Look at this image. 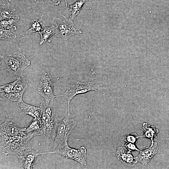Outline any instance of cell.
I'll return each instance as SVG.
<instances>
[{
	"label": "cell",
	"instance_id": "cell-1",
	"mask_svg": "<svg viewBox=\"0 0 169 169\" xmlns=\"http://www.w3.org/2000/svg\"><path fill=\"white\" fill-rule=\"evenodd\" d=\"M32 133L24 132L16 134L0 135V152L5 155L17 156L20 152L29 146L32 138L36 136Z\"/></svg>",
	"mask_w": 169,
	"mask_h": 169
},
{
	"label": "cell",
	"instance_id": "cell-2",
	"mask_svg": "<svg viewBox=\"0 0 169 169\" xmlns=\"http://www.w3.org/2000/svg\"><path fill=\"white\" fill-rule=\"evenodd\" d=\"M1 58L5 64L7 70L10 77L15 76L23 77L24 69L30 65V61L18 51L14 50L8 52H3Z\"/></svg>",
	"mask_w": 169,
	"mask_h": 169
},
{
	"label": "cell",
	"instance_id": "cell-3",
	"mask_svg": "<svg viewBox=\"0 0 169 169\" xmlns=\"http://www.w3.org/2000/svg\"><path fill=\"white\" fill-rule=\"evenodd\" d=\"M70 104H68V111L64 118L58 123L54 137L53 151L57 150L67 143L72 131L76 125L74 115L71 114Z\"/></svg>",
	"mask_w": 169,
	"mask_h": 169
},
{
	"label": "cell",
	"instance_id": "cell-4",
	"mask_svg": "<svg viewBox=\"0 0 169 169\" xmlns=\"http://www.w3.org/2000/svg\"><path fill=\"white\" fill-rule=\"evenodd\" d=\"M105 89V87L93 82H81L70 79L68 81L66 91L63 94L55 96L65 97L68 100V104H70L71 100L77 95L91 91H102Z\"/></svg>",
	"mask_w": 169,
	"mask_h": 169
},
{
	"label": "cell",
	"instance_id": "cell-5",
	"mask_svg": "<svg viewBox=\"0 0 169 169\" xmlns=\"http://www.w3.org/2000/svg\"><path fill=\"white\" fill-rule=\"evenodd\" d=\"M42 114L39 120L43 136L46 138L55 137L58 121L55 117L54 110L49 105L41 104Z\"/></svg>",
	"mask_w": 169,
	"mask_h": 169
},
{
	"label": "cell",
	"instance_id": "cell-6",
	"mask_svg": "<svg viewBox=\"0 0 169 169\" xmlns=\"http://www.w3.org/2000/svg\"><path fill=\"white\" fill-rule=\"evenodd\" d=\"M56 26L55 35L67 40L73 35L82 33V31L73 23V20L62 15L55 19L53 23Z\"/></svg>",
	"mask_w": 169,
	"mask_h": 169
},
{
	"label": "cell",
	"instance_id": "cell-7",
	"mask_svg": "<svg viewBox=\"0 0 169 169\" xmlns=\"http://www.w3.org/2000/svg\"><path fill=\"white\" fill-rule=\"evenodd\" d=\"M27 87V84L22 82L18 76L14 81L0 86L3 89L0 92H4V96L10 101L18 102L23 100V95Z\"/></svg>",
	"mask_w": 169,
	"mask_h": 169
},
{
	"label": "cell",
	"instance_id": "cell-8",
	"mask_svg": "<svg viewBox=\"0 0 169 169\" xmlns=\"http://www.w3.org/2000/svg\"><path fill=\"white\" fill-rule=\"evenodd\" d=\"M86 153L85 147L82 146L79 149H76L69 147L67 143L60 149L49 152V154H58L66 158L73 160L83 166L87 164Z\"/></svg>",
	"mask_w": 169,
	"mask_h": 169
},
{
	"label": "cell",
	"instance_id": "cell-9",
	"mask_svg": "<svg viewBox=\"0 0 169 169\" xmlns=\"http://www.w3.org/2000/svg\"><path fill=\"white\" fill-rule=\"evenodd\" d=\"M54 83L49 74L45 73L41 77L38 91L39 94L45 99V104L49 105L50 102L53 101L55 96L53 94Z\"/></svg>",
	"mask_w": 169,
	"mask_h": 169
},
{
	"label": "cell",
	"instance_id": "cell-10",
	"mask_svg": "<svg viewBox=\"0 0 169 169\" xmlns=\"http://www.w3.org/2000/svg\"><path fill=\"white\" fill-rule=\"evenodd\" d=\"M48 152H39L31 149L30 146L20 152L16 156L20 164L25 169H32L34 166L35 162L37 156Z\"/></svg>",
	"mask_w": 169,
	"mask_h": 169
},
{
	"label": "cell",
	"instance_id": "cell-11",
	"mask_svg": "<svg viewBox=\"0 0 169 169\" xmlns=\"http://www.w3.org/2000/svg\"><path fill=\"white\" fill-rule=\"evenodd\" d=\"M158 149L157 143L153 142L150 146L146 147L140 151L138 156L135 157L136 159L143 164L146 165L157 153Z\"/></svg>",
	"mask_w": 169,
	"mask_h": 169
},
{
	"label": "cell",
	"instance_id": "cell-12",
	"mask_svg": "<svg viewBox=\"0 0 169 169\" xmlns=\"http://www.w3.org/2000/svg\"><path fill=\"white\" fill-rule=\"evenodd\" d=\"M10 0H0V20L8 19L16 22L19 19L18 14L15 13L14 9L9 8Z\"/></svg>",
	"mask_w": 169,
	"mask_h": 169
},
{
	"label": "cell",
	"instance_id": "cell-13",
	"mask_svg": "<svg viewBox=\"0 0 169 169\" xmlns=\"http://www.w3.org/2000/svg\"><path fill=\"white\" fill-rule=\"evenodd\" d=\"M115 155L118 160L128 166H133L137 161L131 155L130 151H126L121 146L117 148Z\"/></svg>",
	"mask_w": 169,
	"mask_h": 169
},
{
	"label": "cell",
	"instance_id": "cell-14",
	"mask_svg": "<svg viewBox=\"0 0 169 169\" xmlns=\"http://www.w3.org/2000/svg\"><path fill=\"white\" fill-rule=\"evenodd\" d=\"M17 105L20 108L23 114L40 120L42 114V110L40 106L37 107L26 104L23 100L17 102Z\"/></svg>",
	"mask_w": 169,
	"mask_h": 169
},
{
	"label": "cell",
	"instance_id": "cell-15",
	"mask_svg": "<svg viewBox=\"0 0 169 169\" xmlns=\"http://www.w3.org/2000/svg\"><path fill=\"white\" fill-rule=\"evenodd\" d=\"M43 25L44 26L43 30L38 32L41 36L40 45L45 43L49 38L55 34L56 32V26L54 23L49 27H46Z\"/></svg>",
	"mask_w": 169,
	"mask_h": 169
},
{
	"label": "cell",
	"instance_id": "cell-16",
	"mask_svg": "<svg viewBox=\"0 0 169 169\" xmlns=\"http://www.w3.org/2000/svg\"><path fill=\"white\" fill-rule=\"evenodd\" d=\"M25 132L27 134H34L36 136H43L40 120L36 118H34L29 124L28 127L26 128Z\"/></svg>",
	"mask_w": 169,
	"mask_h": 169
},
{
	"label": "cell",
	"instance_id": "cell-17",
	"mask_svg": "<svg viewBox=\"0 0 169 169\" xmlns=\"http://www.w3.org/2000/svg\"><path fill=\"white\" fill-rule=\"evenodd\" d=\"M142 130L144 134L142 136H139L145 137L150 139L152 142L153 141V138L156 137L158 130L154 126L148 125L146 123L143 124Z\"/></svg>",
	"mask_w": 169,
	"mask_h": 169
},
{
	"label": "cell",
	"instance_id": "cell-18",
	"mask_svg": "<svg viewBox=\"0 0 169 169\" xmlns=\"http://www.w3.org/2000/svg\"><path fill=\"white\" fill-rule=\"evenodd\" d=\"M0 39L1 40H8L16 38V31L17 27L14 26L10 28L6 29L2 27L0 28Z\"/></svg>",
	"mask_w": 169,
	"mask_h": 169
},
{
	"label": "cell",
	"instance_id": "cell-19",
	"mask_svg": "<svg viewBox=\"0 0 169 169\" xmlns=\"http://www.w3.org/2000/svg\"><path fill=\"white\" fill-rule=\"evenodd\" d=\"M44 14V13L38 19H35L31 21L29 25V28L26 31V33L30 34L37 32H39L43 30V28H42L41 24L43 17Z\"/></svg>",
	"mask_w": 169,
	"mask_h": 169
},
{
	"label": "cell",
	"instance_id": "cell-20",
	"mask_svg": "<svg viewBox=\"0 0 169 169\" xmlns=\"http://www.w3.org/2000/svg\"><path fill=\"white\" fill-rule=\"evenodd\" d=\"M87 0H78L71 5H68L70 8L69 10L71 13V15L69 18L70 19L73 20L74 18L79 13L84 3Z\"/></svg>",
	"mask_w": 169,
	"mask_h": 169
},
{
	"label": "cell",
	"instance_id": "cell-21",
	"mask_svg": "<svg viewBox=\"0 0 169 169\" xmlns=\"http://www.w3.org/2000/svg\"><path fill=\"white\" fill-rule=\"evenodd\" d=\"M139 137L136 133L126 134L122 138L123 140L126 142L135 143L137 139Z\"/></svg>",
	"mask_w": 169,
	"mask_h": 169
},
{
	"label": "cell",
	"instance_id": "cell-22",
	"mask_svg": "<svg viewBox=\"0 0 169 169\" xmlns=\"http://www.w3.org/2000/svg\"><path fill=\"white\" fill-rule=\"evenodd\" d=\"M16 22L12 20H0V27L6 29L10 28L14 26V23Z\"/></svg>",
	"mask_w": 169,
	"mask_h": 169
},
{
	"label": "cell",
	"instance_id": "cell-23",
	"mask_svg": "<svg viewBox=\"0 0 169 169\" xmlns=\"http://www.w3.org/2000/svg\"><path fill=\"white\" fill-rule=\"evenodd\" d=\"M125 146L129 151H138L140 150L138 149L134 143L130 142H126L125 144L123 145Z\"/></svg>",
	"mask_w": 169,
	"mask_h": 169
}]
</instances>
